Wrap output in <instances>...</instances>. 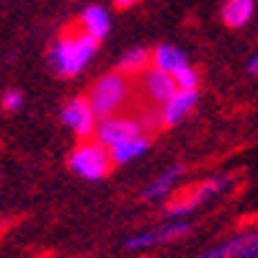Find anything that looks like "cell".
Returning a JSON list of instances; mask_svg holds the SVG:
<instances>
[{
    "label": "cell",
    "mask_w": 258,
    "mask_h": 258,
    "mask_svg": "<svg viewBox=\"0 0 258 258\" xmlns=\"http://www.w3.org/2000/svg\"><path fill=\"white\" fill-rule=\"evenodd\" d=\"M62 121L68 124L73 132L80 137V140H91L96 135V109H93V103L91 98H73L68 106L62 109Z\"/></svg>",
    "instance_id": "6"
},
{
    "label": "cell",
    "mask_w": 258,
    "mask_h": 258,
    "mask_svg": "<svg viewBox=\"0 0 258 258\" xmlns=\"http://www.w3.org/2000/svg\"><path fill=\"white\" fill-rule=\"evenodd\" d=\"M96 49H98V39H93L91 34H85L83 29L78 31V26L64 29L62 36L57 39V44L49 52V64L57 75L73 78L91 62Z\"/></svg>",
    "instance_id": "1"
},
{
    "label": "cell",
    "mask_w": 258,
    "mask_h": 258,
    "mask_svg": "<svg viewBox=\"0 0 258 258\" xmlns=\"http://www.w3.org/2000/svg\"><path fill=\"white\" fill-rule=\"evenodd\" d=\"M150 150V137L147 135H140V137H132L121 145H114L111 147V158H114V165H124L129 160H135L140 155H145Z\"/></svg>",
    "instance_id": "13"
},
{
    "label": "cell",
    "mask_w": 258,
    "mask_h": 258,
    "mask_svg": "<svg viewBox=\"0 0 258 258\" xmlns=\"http://www.w3.org/2000/svg\"><path fill=\"white\" fill-rule=\"evenodd\" d=\"M150 62H153V52H150V49H142V47H137V49H129V52L124 54V59L119 62V70H121L124 75L132 78V75L145 73Z\"/></svg>",
    "instance_id": "16"
},
{
    "label": "cell",
    "mask_w": 258,
    "mask_h": 258,
    "mask_svg": "<svg viewBox=\"0 0 258 258\" xmlns=\"http://www.w3.org/2000/svg\"><path fill=\"white\" fill-rule=\"evenodd\" d=\"M114 165L111 147H106L98 140H83L73 153H70V168L85 181H101L109 176Z\"/></svg>",
    "instance_id": "2"
},
{
    "label": "cell",
    "mask_w": 258,
    "mask_h": 258,
    "mask_svg": "<svg viewBox=\"0 0 258 258\" xmlns=\"http://www.w3.org/2000/svg\"><path fill=\"white\" fill-rule=\"evenodd\" d=\"M248 75H258V52L250 57V62H248Z\"/></svg>",
    "instance_id": "19"
},
{
    "label": "cell",
    "mask_w": 258,
    "mask_h": 258,
    "mask_svg": "<svg viewBox=\"0 0 258 258\" xmlns=\"http://www.w3.org/2000/svg\"><path fill=\"white\" fill-rule=\"evenodd\" d=\"M232 183V176H214L204 183H197V186H191V188H183L178 191L173 199L168 202L165 207V217H183V214L194 212L197 207H202L204 202L214 199V197H220L222 191H227V186Z\"/></svg>",
    "instance_id": "4"
},
{
    "label": "cell",
    "mask_w": 258,
    "mask_h": 258,
    "mask_svg": "<svg viewBox=\"0 0 258 258\" xmlns=\"http://www.w3.org/2000/svg\"><path fill=\"white\" fill-rule=\"evenodd\" d=\"M191 232V225L188 222H170V225H163V227H155V230H147V232H140L135 238H129L124 245L129 250H142V248H153L158 243H170V240H178L183 235Z\"/></svg>",
    "instance_id": "8"
},
{
    "label": "cell",
    "mask_w": 258,
    "mask_h": 258,
    "mask_svg": "<svg viewBox=\"0 0 258 258\" xmlns=\"http://www.w3.org/2000/svg\"><path fill=\"white\" fill-rule=\"evenodd\" d=\"M173 80H176V85H178V91H197V85H199L197 70H191L188 64L173 73Z\"/></svg>",
    "instance_id": "17"
},
{
    "label": "cell",
    "mask_w": 258,
    "mask_h": 258,
    "mask_svg": "<svg viewBox=\"0 0 258 258\" xmlns=\"http://www.w3.org/2000/svg\"><path fill=\"white\" fill-rule=\"evenodd\" d=\"M181 176H183V165H173V168L163 170L158 178H153V181L145 186L142 199L145 202H160V199H165L168 194L176 188V183L181 181Z\"/></svg>",
    "instance_id": "10"
},
{
    "label": "cell",
    "mask_w": 258,
    "mask_h": 258,
    "mask_svg": "<svg viewBox=\"0 0 258 258\" xmlns=\"http://www.w3.org/2000/svg\"><path fill=\"white\" fill-rule=\"evenodd\" d=\"M186 54L181 52V49H176V47H170V44H160L155 52H153V68H158V70H163V73H170L173 75L176 70H181V68H186Z\"/></svg>",
    "instance_id": "15"
},
{
    "label": "cell",
    "mask_w": 258,
    "mask_h": 258,
    "mask_svg": "<svg viewBox=\"0 0 258 258\" xmlns=\"http://www.w3.org/2000/svg\"><path fill=\"white\" fill-rule=\"evenodd\" d=\"M253 18V0H227L222 6V21L230 29H240Z\"/></svg>",
    "instance_id": "14"
},
{
    "label": "cell",
    "mask_w": 258,
    "mask_h": 258,
    "mask_svg": "<svg viewBox=\"0 0 258 258\" xmlns=\"http://www.w3.org/2000/svg\"><path fill=\"white\" fill-rule=\"evenodd\" d=\"M199 258H258V230L235 235V238L225 240L222 245L204 250Z\"/></svg>",
    "instance_id": "7"
},
{
    "label": "cell",
    "mask_w": 258,
    "mask_h": 258,
    "mask_svg": "<svg viewBox=\"0 0 258 258\" xmlns=\"http://www.w3.org/2000/svg\"><path fill=\"white\" fill-rule=\"evenodd\" d=\"M147 132V126L142 121V116H106L98 121L96 126V140L103 142L106 147H114V145H121L132 137H140Z\"/></svg>",
    "instance_id": "5"
},
{
    "label": "cell",
    "mask_w": 258,
    "mask_h": 258,
    "mask_svg": "<svg viewBox=\"0 0 258 258\" xmlns=\"http://www.w3.org/2000/svg\"><path fill=\"white\" fill-rule=\"evenodd\" d=\"M80 29L85 34H91L93 39H103L111 29V21H109V13H106L101 6H91L85 8L83 16H80Z\"/></svg>",
    "instance_id": "12"
},
{
    "label": "cell",
    "mask_w": 258,
    "mask_h": 258,
    "mask_svg": "<svg viewBox=\"0 0 258 258\" xmlns=\"http://www.w3.org/2000/svg\"><path fill=\"white\" fill-rule=\"evenodd\" d=\"M129 93H132V85H129V75H124L121 70L103 75L93 88H91V103L101 119L114 116L121 106L126 103Z\"/></svg>",
    "instance_id": "3"
},
{
    "label": "cell",
    "mask_w": 258,
    "mask_h": 258,
    "mask_svg": "<svg viewBox=\"0 0 258 258\" xmlns=\"http://www.w3.org/2000/svg\"><path fill=\"white\" fill-rule=\"evenodd\" d=\"M116 8H132L135 3H140V0H114Z\"/></svg>",
    "instance_id": "20"
},
{
    "label": "cell",
    "mask_w": 258,
    "mask_h": 258,
    "mask_svg": "<svg viewBox=\"0 0 258 258\" xmlns=\"http://www.w3.org/2000/svg\"><path fill=\"white\" fill-rule=\"evenodd\" d=\"M21 106H24V93L21 91H6L3 93V109L6 111H16Z\"/></svg>",
    "instance_id": "18"
},
{
    "label": "cell",
    "mask_w": 258,
    "mask_h": 258,
    "mask_svg": "<svg viewBox=\"0 0 258 258\" xmlns=\"http://www.w3.org/2000/svg\"><path fill=\"white\" fill-rule=\"evenodd\" d=\"M197 101H199V93L197 91H178L168 103H163V126L178 124L194 109V103H197Z\"/></svg>",
    "instance_id": "11"
},
{
    "label": "cell",
    "mask_w": 258,
    "mask_h": 258,
    "mask_svg": "<svg viewBox=\"0 0 258 258\" xmlns=\"http://www.w3.org/2000/svg\"><path fill=\"white\" fill-rule=\"evenodd\" d=\"M142 88H145V93L153 98L155 103H168L170 98L178 93V85H176L173 75L163 73L158 68H150V70L142 73Z\"/></svg>",
    "instance_id": "9"
}]
</instances>
